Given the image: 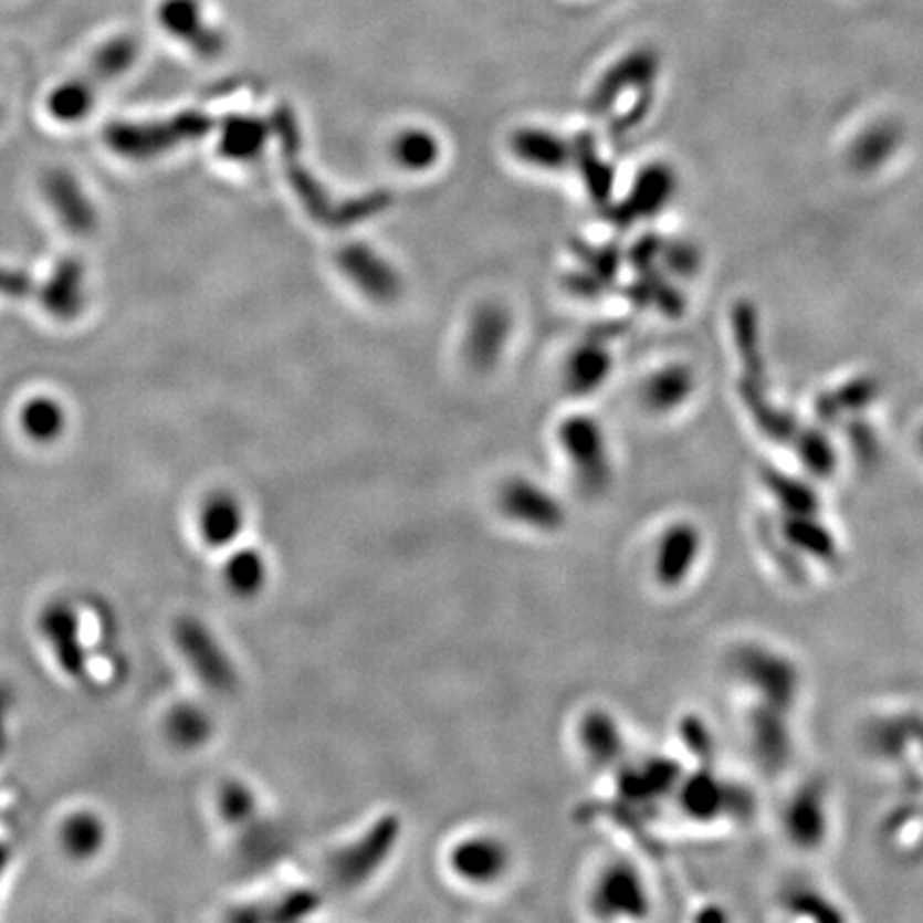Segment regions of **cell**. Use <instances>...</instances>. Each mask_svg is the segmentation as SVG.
Returning <instances> with one entry per match:
<instances>
[{"label":"cell","mask_w":923,"mask_h":923,"mask_svg":"<svg viewBox=\"0 0 923 923\" xmlns=\"http://www.w3.org/2000/svg\"><path fill=\"white\" fill-rule=\"evenodd\" d=\"M575 157L584 160V178H586L588 192L597 201H606L609 192H611V169H609L606 160L599 157V153L595 150L588 135L575 146Z\"/></svg>","instance_id":"30"},{"label":"cell","mask_w":923,"mask_h":923,"mask_svg":"<svg viewBox=\"0 0 923 923\" xmlns=\"http://www.w3.org/2000/svg\"><path fill=\"white\" fill-rule=\"evenodd\" d=\"M219 812L227 824L240 826L255 815L256 797L253 789L240 780H227L219 789Z\"/></svg>","instance_id":"29"},{"label":"cell","mask_w":923,"mask_h":923,"mask_svg":"<svg viewBox=\"0 0 923 923\" xmlns=\"http://www.w3.org/2000/svg\"><path fill=\"white\" fill-rule=\"evenodd\" d=\"M654 75L657 63L652 54L633 52L609 66V71L599 80L595 93L590 96V107L595 109V114H609L627 93L643 96L652 86Z\"/></svg>","instance_id":"12"},{"label":"cell","mask_w":923,"mask_h":923,"mask_svg":"<svg viewBox=\"0 0 923 923\" xmlns=\"http://www.w3.org/2000/svg\"><path fill=\"white\" fill-rule=\"evenodd\" d=\"M499 505L511 522L531 531L552 533L565 524L563 503L535 479H507L501 485Z\"/></svg>","instance_id":"5"},{"label":"cell","mask_w":923,"mask_h":923,"mask_svg":"<svg viewBox=\"0 0 923 923\" xmlns=\"http://www.w3.org/2000/svg\"><path fill=\"white\" fill-rule=\"evenodd\" d=\"M893 135L888 128H872L868 135H863L858 148V160L863 167L877 165L885 159L888 150H892Z\"/></svg>","instance_id":"31"},{"label":"cell","mask_w":923,"mask_h":923,"mask_svg":"<svg viewBox=\"0 0 923 923\" xmlns=\"http://www.w3.org/2000/svg\"><path fill=\"white\" fill-rule=\"evenodd\" d=\"M84 268L82 263L66 259L54 274L50 276L48 285L43 287V304L45 308L59 318H73L84 306Z\"/></svg>","instance_id":"23"},{"label":"cell","mask_w":923,"mask_h":923,"mask_svg":"<svg viewBox=\"0 0 923 923\" xmlns=\"http://www.w3.org/2000/svg\"><path fill=\"white\" fill-rule=\"evenodd\" d=\"M59 842L71 860H95L107 845V826L95 810H75L64 819Z\"/></svg>","instance_id":"21"},{"label":"cell","mask_w":923,"mask_h":923,"mask_svg":"<svg viewBox=\"0 0 923 923\" xmlns=\"http://www.w3.org/2000/svg\"><path fill=\"white\" fill-rule=\"evenodd\" d=\"M36 627L64 675L73 680L84 678L88 671V650L77 609L66 601H52L39 611Z\"/></svg>","instance_id":"6"},{"label":"cell","mask_w":923,"mask_h":923,"mask_svg":"<svg viewBox=\"0 0 923 923\" xmlns=\"http://www.w3.org/2000/svg\"><path fill=\"white\" fill-rule=\"evenodd\" d=\"M613 357L599 340H584L575 347L563 368L565 389L575 398L597 394L611 377Z\"/></svg>","instance_id":"17"},{"label":"cell","mask_w":923,"mask_h":923,"mask_svg":"<svg viewBox=\"0 0 923 923\" xmlns=\"http://www.w3.org/2000/svg\"><path fill=\"white\" fill-rule=\"evenodd\" d=\"M41 189L64 229L73 235H88L96 227L93 201L82 185L64 169H52L43 176Z\"/></svg>","instance_id":"15"},{"label":"cell","mask_w":923,"mask_h":923,"mask_svg":"<svg viewBox=\"0 0 923 923\" xmlns=\"http://www.w3.org/2000/svg\"><path fill=\"white\" fill-rule=\"evenodd\" d=\"M157 20L162 31L191 48L192 54L201 59L223 54V32L210 24L203 0H160Z\"/></svg>","instance_id":"9"},{"label":"cell","mask_w":923,"mask_h":923,"mask_svg":"<svg viewBox=\"0 0 923 923\" xmlns=\"http://www.w3.org/2000/svg\"><path fill=\"white\" fill-rule=\"evenodd\" d=\"M513 321L507 306L481 302L471 313L464 332V359L478 373H490L510 347Z\"/></svg>","instance_id":"7"},{"label":"cell","mask_w":923,"mask_h":923,"mask_svg":"<svg viewBox=\"0 0 923 923\" xmlns=\"http://www.w3.org/2000/svg\"><path fill=\"white\" fill-rule=\"evenodd\" d=\"M4 860H7V856H4V851H2V847H0V872H2V866H4Z\"/></svg>","instance_id":"33"},{"label":"cell","mask_w":923,"mask_h":923,"mask_svg":"<svg viewBox=\"0 0 923 923\" xmlns=\"http://www.w3.org/2000/svg\"><path fill=\"white\" fill-rule=\"evenodd\" d=\"M511 866L507 845L492 833H473L458 840L449 851V868L466 885L487 888L499 883Z\"/></svg>","instance_id":"8"},{"label":"cell","mask_w":923,"mask_h":923,"mask_svg":"<svg viewBox=\"0 0 923 923\" xmlns=\"http://www.w3.org/2000/svg\"><path fill=\"white\" fill-rule=\"evenodd\" d=\"M389 159L407 174H428L443 159V144L430 128H400L389 141Z\"/></svg>","instance_id":"18"},{"label":"cell","mask_w":923,"mask_h":923,"mask_svg":"<svg viewBox=\"0 0 923 923\" xmlns=\"http://www.w3.org/2000/svg\"><path fill=\"white\" fill-rule=\"evenodd\" d=\"M96 86L86 77L77 75L59 84L48 98L50 114L61 123H80L95 107Z\"/></svg>","instance_id":"28"},{"label":"cell","mask_w":923,"mask_h":923,"mask_svg":"<svg viewBox=\"0 0 923 923\" xmlns=\"http://www.w3.org/2000/svg\"><path fill=\"white\" fill-rule=\"evenodd\" d=\"M214 733L212 716L197 703H178L165 716V735L182 751H195L210 742Z\"/></svg>","instance_id":"26"},{"label":"cell","mask_w":923,"mask_h":923,"mask_svg":"<svg viewBox=\"0 0 923 923\" xmlns=\"http://www.w3.org/2000/svg\"><path fill=\"white\" fill-rule=\"evenodd\" d=\"M556 441L579 490L586 494L606 492L613 478V464L601 421L592 415H569L558 423Z\"/></svg>","instance_id":"1"},{"label":"cell","mask_w":923,"mask_h":923,"mask_svg":"<svg viewBox=\"0 0 923 923\" xmlns=\"http://www.w3.org/2000/svg\"><path fill=\"white\" fill-rule=\"evenodd\" d=\"M648 890L636 868L613 863L599 874L592 892V906L604 917H643L648 913Z\"/></svg>","instance_id":"11"},{"label":"cell","mask_w":923,"mask_h":923,"mask_svg":"<svg viewBox=\"0 0 923 923\" xmlns=\"http://www.w3.org/2000/svg\"><path fill=\"white\" fill-rule=\"evenodd\" d=\"M270 581V565L261 549L238 547L223 565L224 588L242 601L259 597Z\"/></svg>","instance_id":"20"},{"label":"cell","mask_w":923,"mask_h":923,"mask_svg":"<svg viewBox=\"0 0 923 923\" xmlns=\"http://www.w3.org/2000/svg\"><path fill=\"white\" fill-rule=\"evenodd\" d=\"M579 740L584 753L599 765H609L618 762L622 755L625 737L616 723L613 716L607 712L595 710L588 712L579 723Z\"/></svg>","instance_id":"25"},{"label":"cell","mask_w":923,"mask_h":923,"mask_svg":"<svg viewBox=\"0 0 923 923\" xmlns=\"http://www.w3.org/2000/svg\"><path fill=\"white\" fill-rule=\"evenodd\" d=\"M510 153L524 167L545 174L560 171L575 159V146L569 139L537 125L515 128L510 135Z\"/></svg>","instance_id":"14"},{"label":"cell","mask_w":923,"mask_h":923,"mask_svg":"<svg viewBox=\"0 0 923 923\" xmlns=\"http://www.w3.org/2000/svg\"><path fill=\"white\" fill-rule=\"evenodd\" d=\"M29 279L15 272H4L0 270V293L7 295H24L29 291Z\"/></svg>","instance_id":"32"},{"label":"cell","mask_w":923,"mask_h":923,"mask_svg":"<svg viewBox=\"0 0 923 923\" xmlns=\"http://www.w3.org/2000/svg\"><path fill=\"white\" fill-rule=\"evenodd\" d=\"M270 139V127L256 116H231L223 123L219 137L221 157L235 162L259 159Z\"/></svg>","instance_id":"22"},{"label":"cell","mask_w":923,"mask_h":923,"mask_svg":"<svg viewBox=\"0 0 923 923\" xmlns=\"http://www.w3.org/2000/svg\"><path fill=\"white\" fill-rule=\"evenodd\" d=\"M247 528L244 503L227 490L210 492L197 511V533L210 549L235 545Z\"/></svg>","instance_id":"16"},{"label":"cell","mask_w":923,"mask_h":923,"mask_svg":"<svg viewBox=\"0 0 923 923\" xmlns=\"http://www.w3.org/2000/svg\"><path fill=\"white\" fill-rule=\"evenodd\" d=\"M693 373L682 364H669L654 370L641 385V402L652 413H671L693 394Z\"/></svg>","instance_id":"19"},{"label":"cell","mask_w":923,"mask_h":923,"mask_svg":"<svg viewBox=\"0 0 923 923\" xmlns=\"http://www.w3.org/2000/svg\"><path fill=\"white\" fill-rule=\"evenodd\" d=\"M336 265L357 293L375 304H394L405 293V279L391 259L366 242H349L336 253Z\"/></svg>","instance_id":"4"},{"label":"cell","mask_w":923,"mask_h":923,"mask_svg":"<svg viewBox=\"0 0 923 923\" xmlns=\"http://www.w3.org/2000/svg\"><path fill=\"white\" fill-rule=\"evenodd\" d=\"M210 128L208 116L187 112L159 123H116L105 130V141L123 159H157L182 144L201 139Z\"/></svg>","instance_id":"2"},{"label":"cell","mask_w":923,"mask_h":923,"mask_svg":"<svg viewBox=\"0 0 923 923\" xmlns=\"http://www.w3.org/2000/svg\"><path fill=\"white\" fill-rule=\"evenodd\" d=\"M675 195V174L665 162H650L639 174L627 197L613 208V221L622 227L663 212Z\"/></svg>","instance_id":"10"},{"label":"cell","mask_w":923,"mask_h":923,"mask_svg":"<svg viewBox=\"0 0 923 923\" xmlns=\"http://www.w3.org/2000/svg\"><path fill=\"white\" fill-rule=\"evenodd\" d=\"M174 641L185 663L208 691L227 695L238 689V669L208 625L185 616L174 625Z\"/></svg>","instance_id":"3"},{"label":"cell","mask_w":923,"mask_h":923,"mask_svg":"<svg viewBox=\"0 0 923 923\" xmlns=\"http://www.w3.org/2000/svg\"><path fill=\"white\" fill-rule=\"evenodd\" d=\"M139 56V41L133 34H116L101 43L86 64V77L93 84H109L130 71ZM98 88V86H96Z\"/></svg>","instance_id":"24"},{"label":"cell","mask_w":923,"mask_h":923,"mask_svg":"<svg viewBox=\"0 0 923 923\" xmlns=\"http://www.w3.org/2000/svg\"><path fill=\"white\" fill-rule=\"evenodd\" d=\"M701 556L700 531L689 522L671 524L663 531L654 554V575L661 586H682L695 571Z\"/></svg>","instance_id":"13"},{"label":"cell","mask_w":923,"mask_h":923,"mask_svg":"<svg viewBox=\"0 0 923 923\" xmlns=\"http://www.w3.org/2000/svg\"><path fill=\"white\" fill-rule=\"evenodd\" d=\"M20 426L24 434L34 443H41V445L54 443L63 437L64 428H66V413L59 400L39 396L22 407Z\"/></svg>","instance_id":"27"}]
</instances>
